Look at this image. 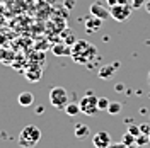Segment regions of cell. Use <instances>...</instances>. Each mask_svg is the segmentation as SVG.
I'll list each match as a JSON object with an SVG mask.
<instances>
[{
    "label": "cell",
    "mask_w": 150,
    "mask_h": 148,
    "mask_svg": "<svg viewBox=\"0 0 150 148\" xmlns=\"http://www.w3.org/2000/svg\"><path fill=\"white\" fill-rule=\"evenodd\" d=\"M72 60L75 63H80V65H85L89 61H92L94 58L97 56V49L94 46L92 43L89 41H84V39H77L74 46H72Z\"/></svg>",
    "instance_id": "obj_1"
},
{
    "label": "cell",
    "mask_w": 150,
    "mask_h": 148,
    "mask_svg": "<svg viewBox=\"0 0 150 148\" xmlns=\"http://www.w3.org/2000/svg\"><path fill=\"white\" fill-rule=\"evenodd\" d=\"M41 140V131L34 124H28L26 128H22V131L19 133L17 143L22 148H34L38 145V141Z\"/></svg>",
    "instance_id": "obj_2"
},
{
    "label": "cell",
    "mask_w": 150,
    "mask_h": 148,
    "mask_svg": "<svg viewBox=\"0 0 150 148\" xmlns=\"http://www.w3.org/2000/svg\"><path fill=\"white\" fill-rule=\"evenodd\" d=\"M50 102L51 106L56 107V109H65L70 102V97H68V92H67L63 87H53L50 90Z\"/></svg>",
    "instance_id": "obj_3"
},
{
    "label": "cell",
    "mask_w": 150,
    "mask_h": 148,
    "mask_svg": "<svg viewBox=\"0 0 150 148\" xmlns=\"http://www.w3.org/2000/svg\"><path fill=\"white\" fill-rule=\"evenodd\" d=\"M97 99L92 92H89L85 97L80 99L79 106H80V112H84L85 116H96L99 112V107H97Z\"/></svg>",
    "instance_id": "obj_4"
},
{
    "label": "cell",
    "mask_w": 150,
    "mask_h": 148,
    "mask_svg": "<svg viewBox=\"0 0 150 148\" xmlns=\"http://www.w3.org/2000/svg\"><path fill=\"white\" fill-rule=\"evenodd\" d=\"M109 12H111V17L116 20V22H126L128 19L131 17V12H133V7L130 4H121V5H112L109 7Z\"/></svg>",
    "instance_id": "obj_5"
},
{
    "label": "cell",
    "mask_w": 150,
    "mask_h": 148,
    "mask_svg": "<svg viewBox=\"0 0 150 148\" xmlns=\"http://www.w3.org/2000/svg\"><path fill=\"white\" fill-rule=\"evenodd\" d=\"M111 143H112V140L108 131H99V133H96L92 136V145L96 148H109Z\"/></svg>",
    "instance_id": "obj_6"
},
{
    "label": "cell",
    "mask_w": 150,
    "mask_h": 148,
    "mask_svg": "<svg viewBox=\"0 0 150 148\" xmlns=\"http://www.w3.org/2000/svg\"><path fill=\"white\" fill-rule=\"evenodd\" d=\"M91 14L96 16V17H99V19H103V20L108 17H111L109 9H106V5H104L103 2H99V0H96L92 5H91Z\"/></svg>",
    "instance_id": "obj_7"
},
{
    "label": "cell",
    "mask_w": 150,
    "mask_h": 148,
    "mask_svg": "<svg viewBox=\"0 0 150 148\" xmlns=\"http://www.w3.org/2000/svg\"><path fill=\"white\" fill-rule=\"evenodd\" d=\"M103 26V19L96 17L91 14V17L85 19V29H87V32H96V31H99Z\"/></svg>",
    "instance_id": "obj_8"
},
{
    "label": "cell",
    "mask_w": 150,
    "mask_h": 148,
    "mask_svg": "<svg viewBox=\"0 0 150 148\" xmlns=\"http://www.w3.org/2000/svg\"><path fill=\"white\" fill-rule=\"evenodd\" d=\"M17 102L22 106V107H29V106L34 104V95H33L31 92H22V94H19Z\"/></svg>",
    "instance_id": "obj_9"
},
{
    "label": "cell",
    "mask_w": 150,
    "mask_h": 148,
    "mask_svg": "<svg viewBox=\"0 0 150 148\" xmlns=\"http://www.w3.org/2000/svg\"><path fill=\"white\" fill-rule=\"evenodd\" d=\"M89 133H91V130H89L87 124H82V123H77L75 124V128H74L75 138H85V136H89Z\"/></svg>",
    "instance_id": "obj_10"
},
{
    "label": "cell",
    "mask_w": 150,
    "mask_h": 148,
    "mask_svg": "<svg viewBox=\"0 0 150 148\" xmlns=\"http://www.w3.org/2000/svg\"><path fill=\"white\" fill-rule=\"evenodd\" d=\"M53 53L58 55V56L70 55V53H72V46H68L67 43H63V44H55V46H53Z\"/></svg>",
    "instance_id": "obj_11"
},
{
    "label": "cell",
    "mask_w": 150,
    "mask_h": 148,
    "mask_svg": "<svg viewBox=\"0 0 150 148\" xmlns=\"http://www.w3.org/2000/svg\"><path fill=\"white\" fill-rule=\"evenodd\" d=\"M116 66L118 65H106V66H103L101 70H99V77L101 78H111L112 75H114V70H116Z\"/></svg>",
    "instance_id": "obj_12"
},
{
    "label": "cell",
    "mask_w": 150,
    "mask_h": 148,
    "mask_svg": "<svg viewBox=\"0 0 150 148\" xmlns=\"http://www.w3.org/2000/svg\"><path fill=\"white\" fill-rule=\"evenodd\" d=\"M65 112L68 116H77L80 112V106L79 104H74V102H68V106L65 107Z\"/></svg>",
    "instance_id": "obj_13"
},
{
    "label": "cell",
    "mask_w": 150,
    "mask_h": 148,
    "mask_svg": "<svg viewBox=\"0 0 150 148\" xmlns=\"http://www.w3.org/2000/svg\"><path fill=\"white\" fill-rule=\"evenodd\" d=\"M62 39L65 41V43L68 44V46H74L75 43H77V39H75V36H74V32H70L68 29H67L65 32L62 34Z\"/></svg>",
    "instance_id": "obj_14"
},
{
    "label": "cell",
    "mask_w": 150,
    "mask_h": 148,
    "mask_svg": "<svg viewBox=\"0 0 150 148\" xmlns=\"http://www.w3.org/2000/svg\"><path fill=\"white\" fill-rule=\"evenodd\" d=\"M121 109H123V106L120 102H111L109 107H108V112H109L111 116H118V114L121 112Z\"/></svg>",
    "instance_id": "obj_15"
},
{
    "label": "cell",
    "mask_w": 150,
    "mask_h": 148,
    "mask_svg": "<svg viewBox=\"0 0 150 148\" xmlns=\"http://www.w3.org/2000/svg\"><path fill=\"white\" fill-rule=\"evenodd\" d=\"M109 104H111V101H109L108 97H99V99H97V107H99V111H108Z\"/></svg>",
    "instance_id": "obj_16"
},
{
    "label": "cell",
    "mask_w": 150,
    "mask_h": 148,
    "mask_svg": "<svg viewBox=\"0 0 150 148\" xmlns=\"http://www.w3.org/2000/svg\"><path fill=\"white\" fill-rule=\"evenodd\" d=\"M26 78H28V80H33V82H38V80L41 78V73H39V70H28Z\"/></svg>",
    "instance_id": "obj_17"
},
{
    "label": "cell",
    "mask_w": 150,
    "mask_h": 148,
    "mask_svg": "<svg viewBox=\"0 0 150 148\" xmlns=\"http://www.w3.org/2000/svg\"><path fill=\"white\" fill-rule=\"evenodd\" d=\"M135 138H137V136H133L131 133H125V135H123V138H121V141L126 145V147H130V145L135 143Z\"/></svg>",
    "instance_id": "obj_18"
},
{
    "label": "cell",
    "mask_w": 150,
    "mask_h": 148,
    "mask_svg": "<svg viewBox=\"0 0 150 148\" xmlns=\"http://www.w3.org/2000/svg\"><path fill=\"white\" fill-rule=\"evenodd\" d=\"M145 2H147V0H130V5L133 9H140V7L145 5Z\"/></svg>",
    "instance_id": "obj_19"
},
{
    "label": "cell",
    "mask_w": 150,
    "mask_h": 148,
    "mask_svg": "<svg viewBox=\"0 0 150 148\" xmlns=\"http://www.w3.org/2000/svg\"><path fill=\"white\" fill-rule=\"evenodd\" d=\"M106 4L112 7V5H121V4H130V0H106Z\"/></svg>",
    "instance_id": "obj_20"
},
{
    "label": "cell",
    "mask_w": 150,
    "mask_h": 148,
    "mask_svg": "<svg viewBox=\"0 0 150 148\" xmlns=\"http://www.w3.org/2000/svg\"><path fill=\"white\" fill-rule=\"evenodd\" d=\"M128 133H131L133 136H140V135H142L140 126H133V124H131L130 128H128Z\"/></svg>",
    "instance_id": "obj_21"
},
{
    "label": "cell",
    "mask_w": 150,
    "mask_h": 148,
    "mask_svg": "<svg viewBox=\"0 0 150 148\" xmlns=\"http://www.w3.org/2000/svg\"><path fill=\"white\" fill-rule=\"evenodd\" d=\"M140 131H142V135H147V136H149L150 135V124H140Z\"/></svg>",
    "instance_id": "obj_22"
},
{
    "label": "cell",
    "mask_w": 150,
    "mask_h": 148,
    "mask_svg": "<svg viewBox=\"0 0 150 148\" xmlns=\"http://www.w3.org/2000/svg\"><path fill=\"white\" fill-rule=\"evenodd\" d=\"M137 140H138V141H137L138 145H145V143H149V136H147V135H145V136L140 135V136H137Z\"/></svg>",
    "instance_id": "obj_23"
},
{
    "label": "cell",
    "mask_w": 150,
    "mask_h": 148,
    "mask_svg": "<svg viewBox=\"0 0 150 148\" xmlns=\"http://www.w3.org/2000/svg\"><path fill=\"white\" fill-rule=\"evenodd\" d=\"M109 148H126V145H125V143H111V147Z\"/></svg>",
    "instance_id": "obj_24"
},
{
    "label": "cell",
    "mask_w": 150,
    "mask_h": 148,
    "mask_svg": "<svg viewBox=\"0 0 150 148\" xmlns=\"http://www.w3.org/2000/svg\"><path fill=\"white\" fill-rule=\"evenodd\" d=\"M143 7H145V10L150 14V0H147V2H145V5H143Z\"/></svg>",
    "instance_id": "obj_25"
},
{
    "label": "cell",
    "mask_w": 150,
    "mask_h": 148,
    "mask_svg": "<svg viewBox=\"0 0 150 148\" xmlns=\"http://www.w3.org/2000/svg\"><path fill=\"white\" fill-rule=\"evenodd\" d=\"M116 90H118V92H121V90H123V85H121V83H118V85H116Z\"/></svg>",
    "instance_id": "obj_26"
},
{
    "label": "cell",
    "mask_w": 150,
    "mask_h": 148,
    "mask_svg": "<svg viewBox=\"0 0 150 148\" xmlns=\"http://www.w3.org/2000/svg\"><path fill=\"white\" fill-rule=\"evenodd\" d=\"M149 82H150V73H149Z\"/></svg>",
    "instance_id": "obj_27"
}]
</instances>
